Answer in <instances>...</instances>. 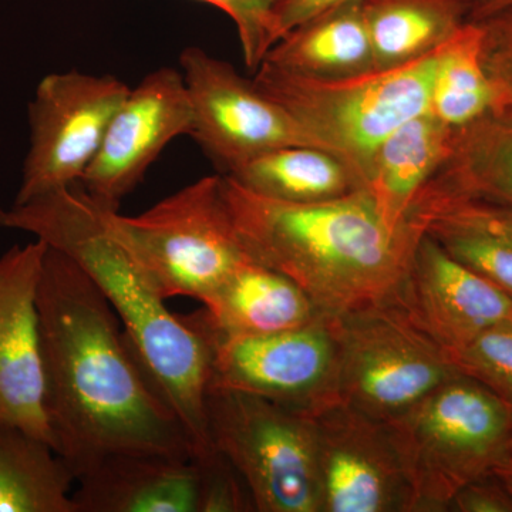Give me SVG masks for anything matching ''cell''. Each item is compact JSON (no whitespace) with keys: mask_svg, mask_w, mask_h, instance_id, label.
<instances>
[{"mask_svg":"<svg viewBox=\"0 0 512 512\" xmlns=\"http://www.w3.org/2000/svg\"><path fill=\"white\" fill-rule=\"evenodd\" d=\"M37 311L47 423L76 480L110 454L194 457L110 303L56 249L47 248Z\"/></svg>","mask_w":512,"mask_h":512,"instance_id":"obj_1","label":"cell"},{"mask_svg":"<svg viewBox=\"0 0 512 512\" xmlns=\"http://www.w3.org/2000/svg\"><path fill=\"white\" fill-rule=\"evenodd\" d=\"M221 177L222 197L249 258L292 279L322 315L393 301L423 235L416 222L390 227L366 188L296 204Z\"/></svg>","mask_w":512,"mask_h":512,"instance_id":"obj_2","label":"cell"},{"mask_svg":"<svg viewBox=\"0 0 512 512\" xmlns=\"http://www.w3.org/2000/svg\"><path fill=\"white\" fill-rule=\"evenodd\" d=\"M0 227L35 235L83 269L110 303L151 382L190 437L194 456L214 450L205 410L207 345L165 306L111 231L104 208L76 184L0 208Z\"/></svg>","mask_w":512,"mask_h":512,"instance_id":"obj_3","label":"cell"},{"mask_svg":"<svg viewBox=\"0 0 512 512\" xmlns=\"http://www.w3.org/2000/svg\"><path fill=\"white\" fill-rule=\"evenodd\" d=\"M410 487V512H443L464 485L511 450L512 404L458 375L389 421Z\"/></svg>","mask_w":512,"mask_h":512,"instance_id":"obj_4","label":"cell"},{"mask_svg":"<svg viewBox=\"0 0 512 512\" xmlns=\"http://www.w3.org/2000/svg\"><path fill=\"white\" fill-rule=\"evenodd\" d=\"M443 47L396 69L338 80L312 79L262 62L252 80L320 148L348 161L366 183L370 160L384 138L429 111Z\"/></svg>","mask_w":512,"mask_h":512,"instance_id":"obj_5","label":"cell"},{"mask_svg":"<svg viewBox=\"0 0 512 512\" xmlns=\"http://www.w3.org/2000/svg\"><path fill=\"white\" fill-rule=\"evenodd\" d=\"M104 215L164 301L187 296L202 303L251 259L229 217L221 174L187 185L136 217Z\"/></svg>","mask_w":512,"mask_h":512,"instance_id":"obj_6","label":"cell"},{"mask_svg":"<svg viewBox=\"0 0 512 512\" xmlns=\"http://www.w3.org/2000/svg\"><path fill=\"white\" fill-rule=\"evenodd\" d=\"M212 446L247 484L255 511L320 512L315 419L262 397L208 389Z\"/></svg>","mask_w":512,"mask_h":512,"instance_id":"obj_7","label":"cell"},{"mask_svg":"<svg viewBox=\"0 0 512 512\" xmlns=\"http://www.w3.org/2000/svg\"><path fill=\"white\" fill-rule=\"evenodd\" d=\"M339 345L340 402L396 420L441 384L460 375L446 350L393 301L333 318Z\"/></svg>","mask_w":512,"mask_h":512,"instance_id":"obj_8","label":"cell"},{"mask_svg":"<svg viewBox=\"0 0 512 512\" xmlns=\"http://www.w3.org/2000/svg\"><path fill=\"white\" fill-rule=\"evenodd\" d=\"M180 318L210 352L208 389L254 394L311 417L340 403L339 345L330 316L251 336L220 335L197 311Z\"/></svg>","mask_w":512,"mask_h":512,"instance_id":"obj_9","label":"cell"},{"mask_svg":"<svg viewBox=\"0 0 512 512\" xmlns=\"http://www.w3.org/2000/svg\"><path fill=\"white\" fill-rule=\"evenodd\" d=\"M130 90L111 74L46 76L29 104L30 146L15 204L79 184Z\"/></svg>","mask_w":512,"mask_h":512,"instance_id":"obj_10","label":"cell"},{"mask_svg":"<svg viewBox=\"0 0 512 512\" xmlns=\"http://www.w3.org/2000/svg\"><path fill=\"white\" fill-rule=\"evenodd\" d=\"M180 66L194 117L190 136L220 174L275 148L319 147L231 63L190 46L181 53Z\"/></svg>","mask_w":512,"mask_h":512,"instance_id":"obj_11","label":"cell"},{"mask_svg":"<svg viewBox=\"0 0 512 512\" xmlns=\"http://www.w3.org/2000/svg\"><path fill=\"white\" fill-rule=\"evenodd\" d=\"M313 419L320 512H410L389 424L342 402Z\"/></svg>","mask_w":512,"mask_h":512,"instance_id":"obj_12","label":"cell"},{"mask_svg":"<svg viewBox=\"0 0 512 512\" xmlns=\"http://www.w3.org/2000/svg\"><path fill=\"white\" fill-rule=\"evenodd\" d=\"M192 121L183 73L161 67L147 74L111 119L80 188L104 210L119 211L164 148L174 138L190 136Z\"/></svg>","mask_w":512,"mask_h":512,"instance_id":"obj_13","label":"cell"},{"mask_svg":"<svg viewBox=\"0 0 512 512\" xmlns=\"http://www.w3.org/2000/svg\"><path fill=\"white\" fill-rule=\"evenodd\" d=\"M47 248L36 239L0 256V426L19 427L53 447L37 311Z\"/></svg>","mask_w":512,"mask_h":512,"instance_id":"obj_14","label":"cell"},{"mask_svg":"<svg viewBox=\"0 0 512 512\" xmlns=\"http://www.w3.org/2000/svg\"><path fill=\"white\" fill-rule=\"evenodd\" d=\"M393 302L444 350L512 320V296L421 235Z\"/></svg>","mask_w":512,"mask_h":512,"instance_id":"obj_15","label":"cell"},{"mask_svg":"<svg viewBox=\"0 0 512 512\" xmlns=\"http://www.w3.org/2000/svg\"><path fill=\"white\" fill-rule=\"evenodd\" d=\"M77 512H198L194 457L116 453L77 478Z\"/></svg>","mask_w":512,"mask_h":512,"instance_id":"obj_16","label":"cell"},{"mask_svg":"<svg viewBox=\"0 0 512 512\" xmlns=\"http://www.w3.org/2000/svg\"><path fill=\"white\" fill-rule=\"evenodd\" d=\"M423 234L512 296V207L424 185L409 212Z\"/></svg>","mask_w":512,"mask_h":512,"instance_id":"obj_17","label":"cell"},{"mask_svg":"<svg viewBox=\"0 0 512 512\" xmlns=\"http://www.w3.org/2000/svg\"><path fill=\"white\" fill-rule=\"evenodd\" d=\"M197 312L212 330L227 336L284 332L325 316L292 279L252 259L215 289Z\"/></svg>","mask_w":512,"mask_h":512,"instance_id":"obj_18","label":"cell"},{"mask_svg":"<svg viewBox=\"0 0 512 512\" xmlns=\"http://www.w3.org/2000/svg\"><path fill=\"white\" fill-rule=\"evenodd\" d=\"M457 128L429 111L406 121L376 148L366 173V190L393 228L409 222L414 200L453 151Z\"/></svg>","mask_w":512,"mask_h":512,"instance_id":"obj_19","label":"cell"},{"mask_svg":"<svg viewBox=\"0 0 512 512\" xmlns=\"http://www.w3.org/2000/svg\"><path fill=\"white\" fill-rule=\"evenodd\" d=\"M264 62L322 80L375 72L363 0L335 6L296 26L269 50Z\"/></svg>","mask_w":512,"mask_h":512,"instance_id":"obj_20","label":"cell"},{"mask_svg":"<svg viewBox=\"0 0 512 512\" xmlns=\"http://www.w3.org/2000/svg\"><path fill=\"white\" fill-rule=\"evenodd\" d=\"M225 175L254 194L296 204L338 200L366 188L348 161L313 146L275 148Z\"/></svg>","mask_w":512,"mask_h":512,"instance_id":"obj_21","label":"cell"},{"mask_svg":"<svg viewBox=\"0 0 512 512\" xmlns=\"http://www.w3.org/2000/svg\"><path fill=\"white\" fill-rule=\"evenodd\" d=\"M376 70L429 56L468 22L466 0H363Z\"/></svg>","mask_w":512,"mask_h":512,"instance_id":"obj_22","label":"cell"},{"mask_svg":"<svg viewBox=\"0 0 512 512\" xmlns=\"http://www.w3.org/2000/svg\"><path fill=\"white\" fill-rule=\"evenodd\" d=\"M72 468L47 441L0 426V512H77Z\"/></svg>","mask_w":512,"mask_h":512,"instance_id":"obj_23","label":"cell"},{"mask_svg":"<svg viewBox=\"0 0 512 512\" xmlns=\"http://www.w3.org/2000/svg\"><path fill=\"white\" fill-rule=\"evenodd\" d=\"M426 185L512 207V124L490 114L457 128L450 157Z\"/></svg>","mask_w":512,"mask_h":512,"instance_id":"obj_24","label":"cell"},{"mask_svg":"<svg viewBox=\"0 0 512 512\" xmlns=\"http://www.w3.org/2000/svg\"><path fill=\"white\" fill-rule=\"evenodd\" d=\"M493 92L481 57V29L468 20L441 52L430 94L429 113L460 128L490 116Z\"/></svg>","mask_w":512,"mask_h":512,"instance_id":"obj_25","label":"cell"},{"mask_svg":"<svg viewBox=\"0 0 512 512\" xmlns=\"http://www.w3.org/2000/svg\"><path fill=\"white\" fill-rule=\"evenodd\" d=\"M446 353L460 375L512 403V320L491 326Z\"/></svg>","mask_w":512,"mask_h":512,"instance_id":"obj_26","label":"cell"},{"mask_svg":"<svg viewBox=\"0 0 512 512\" xmlns=\"http://www.w3.org/2000/svg\"><path fill=\"white\" fill-rule=\"evenodd\" d=\"M481 57L493 92L495 119L512 124V3L476 19Z\"/></svg>","mask_w":512,"mask_h":512,"instance_id":"obj_27","label":"cell"},{"mask_svg":"<svg viewBox=\"0 0 512 512\" xmlns=\"http://www.w3.org/2000/svg\"><path fill=\"white\" fill-rule=\"evenodd\" d=\"M221 9L237 28L242 56L249 70H258L269 50L281 40L275 10L279 0H200Z\"/></svg>","mask_w":512,"mask_h":512,"instance_id":"obj_28","label":"cell"},{"mask_svg":"<svg viewBox=\"0 0 512 512\" xmlns=\"http://www.w3.org/2000/svg\"><path fill=\"white\" fill-rule=\"evenodd\" d=\"M200 476L198 512L255 511L247 484L217 448L194 456Z\"/></svg>","mask_w":512,"mask_h":512,"instance_id":"obj_29","label":"cell"},{"mask_svg":"<svg viewBox=\"0 0 512 512\" xmlns=\"http://www.w3.org/2000/svg\"><path fill=\"white\" fill-rule=\"evenodd\" d=\"M457 512H512V494L493 473L464 485L450 504Z\"/></svg>","mask_w":512,"mask_h":512,"instance_id":"obj_30","label":"cell"},{"mask_svg":"<svg viewBox=\"0 0 512 512\" xmlns=\"http://www.w3.org/2000/svg\"><path fill=\"white\" fill-rule=\"evenodd\" d=\"M348 2L355 0H279L275 10L279 37L282 39L286 33L306 20L315 18L319 13Z\"/></svg>","mask_w":512,"mask_h":512,"instance_id":"obj_31","label":"cell"},{"mask_svg":"<svg viewBox=\"0 0 512 512\" xmlns=\"http://www.w3.org/2000/svg\"><path fill=\"white\" fill-rule=\"evenodd\" d=\"M468 6V20L483 18L494 10L510 5L512 0H466Z\"/></svg>","mask_w":512,"mask_h":512,"instance_id":"obj_32","label":"cell"},{"mask_svg":"<svg viewBox=\"0 0 512 512\" xmlns=\"http://www.w3.org/2000/svg\"><path fill=\"white\" fill-rule=\"evenodd\" d=\"M493 474L512 494V450L505 454L503 460L498 461L497 466L494 467Z\"/></svg>","mask_w":512,"mask_h":512,"instance_id":"obj_33","label":"cell"},{"mask_svg":"<svg viewBox=\"0 0 512 512\" xmlns=\"http://www.w3.org/2000/svg\"><path fill=\"white\" fill-rule=\"evenodd\" d=\"M512 404V403H511ZM511 450H512V437H511Z\"/></svg>","mask_w":512,"mask_h":512,"instance_id":"obj_34","label":"cell"}]
</instances>
